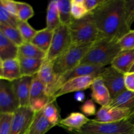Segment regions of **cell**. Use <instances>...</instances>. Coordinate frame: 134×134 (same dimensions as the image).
<instances>
[{
    "label": "cell",
    "mask_w": 134,
    "mask_h": 134,
    "mask_svg": "<svg viewBox=\"0 0 134 134\" xmlns=\"http://www.w3.org/2000/svg\"><path fill=\"white\" fill-rule=\"evenodd\" d=\"M101 38L119 41L131 30L126 10V0H107L92 12Z\"/></svg>",
    "instance_id": "1"
},
{
    "label": "cell",
    "mask_w": 134,
    "mask_h": 134,
    "mask_svg": "<svg viewBox=\"0 0 134 134\" xmlns=\"http://www.w3.org/2000/svg\"><path fill=\"white\" fill-rule=\"evenodd\" d=\"M107 0H84V3L89 13H92L96 9L103 5Z\"/></svg>",
    "instance_id": "38"
},
{
    "label": "cell",
    "mask_w": 134,
    "mask_h": 134,
    "mask_svg": "<svg viewBox=\"0 0 134 134\" xmlns=\"http://www.w3.org/2000/svg\"><path fill=\"white\" fill-rule=\"evenodd\" d=\"M47 54L34 45L31 43H24L19 47L18 58H30L44 59L45 60Z\"/></svg>",
    "instance_id": "25"
},
{
    "label": "cell",
    "mask_w": 134,
    "mask_h": 134,
    "mask_svg": "<svg viewBox=\"0 0 134 134\" xmlns=\"http://www.w3.org/2000/svg\"><path fill=\"white\" fill-rule=\"evenodd\" d=\"M17 17L21 22H27L29 19L34 16V9L27 3L17 1Z\"/></svg>",
    "instance_id": "30"
},
{
    "label": "cell",
    "mask_w": 134,
    "mask_h": 134,
    "mask_svg": "<svg viewBox=\"0 0 134 134\" xmlns=\"http://www.w3.org/2000/svg\"><path fill=\"white\" fill-rule=\"evenodd\" d=\"M0 32L18 47L24 43L20 32L17 27L0 24Z\"/></svg>",
    "instance_id": "28"
},
{
    "label": "cell",
    "mask_w": 134,
    "mask_h": 134,
    "mask_svg": "<svg viewBox=\"0 0 134 134\" xmlns=\"http://www.w3.org/2000/svg\"><path fill=\"white\" fill-rule=\"evenodd\" d=\"M99 76L87 75L83 77H76L64 84L54 94V98H57L61 96L71 92H77L79 91L87 90L91 87L93 82Z\"/></svg>",
    "instance_id": "13"
},
{
    "label": "cell",
    "mask_w": 134,
    "mask_h": 134,
    "mask_svg": "<svg viewBox=\"0 0 134 134\" xmlns=\"http://www.w3.org/2000/svg\"><path fill=\"white\" fill-rule=\"evenodd\" d=\"M35 113L30 107H20L14 113L10 134H28Z\"/></svg>",
    "instance_id": "11"
},
{
    "label": "cell",
    "mask_w": 134,
    "mask_h": 134,
    "mask_svg": "<svg viewBox=\"0 0 134 134\" xmlns=\"http://www.w3.org/2000/svg\"><path fill=\"white\" fill-rule=\"evenodd\" d=\"M118 44L122 51L134 49V30H131L129 32L122 37L118 41Z\"/></svg>",
    "instance_id": "35"
},
{
    "label": "cell",
    "mask_w": 134,
    "mask_h": 134,
    "mask_svg": "<svg viewBox=\"0 0 134 134\" xmlns=\"http://www.w3.org/2000/svg\"><path fill=\"white\" fill-rule=\"evenodd\" d=\"M56 99L48 96L45 85L39 80L37 75L34 76L30 99V107L31 109L35 113L43 111L47 105Z\"/></svg>",
    "instance_id": "7"
},
{
    "label": "cell",
    "mask_w": 134,
    "mask_h": 134,
    "mask_svg": "<svg viewBox=\"0 0 134 134\" xmlns=\"http://www.w3.org/2000/svg\"><path fill=\"white\" fill-rule=\"evenodd\" d=\"M19 107L12 82L0 80V113H14Z\"/></svg>",
    "instance_id": "10"
},
{
    "label": "cell",
    "mask_w": 134,
    "mask_h": 134,
    "mask_svg": "<svg viewBox=\"0 0 134 134\" xmlns=\"http://www.w3.org/2000/svg\"><path fill=\"white\" fill-rule=\"evenodd\" d=\"M69 29L72 45L92 44L100 39L92 13H88L81 19H73Z\"/></svg>",
    "instance_id": "3"
},
{
    "label": "cell",
    "mask_w": 134,
    "mask_h": 134,
    "mask_svg": "<svg viewBox=\"0 0 134 134\" xmlns=\"http://www.w3.org/2000/svg\"><path fill=\"white\" fill-rule=\"evenodd\" d=\"M0 5L3 6V7L10 14L17 16L18 9H17V1L13 0H1Z\"/></svg>",
    "instance_id": "37"
},
{
    "label": "cell",
    "mask_w": 134,
    "mask_h": 134,
    "mask_svg": "<svg viewBox=\"0 0 134 134\" xmlns=\"http://www.w3.org/2000/svg\"><path fill=\"white\" fill-rule=\"evenodd\" d=\"M92 44L71 45L64 53L53 61L54 71L58 77L80 65L81 60Z\"/></svg>",
    "instance_id": "5"
},
{
    "label": "cell",
    "mask_w": 134,
    "mask_h": 134,
    "mask_svg": "<svg viewBox=\"0 0 134 134\" xmlns=\"http://www.w3.org/2000/svg\"><path fill=\"white\" fill-rule=\"evenodd\" d=\"M88 13L84 0H71V14L73 19H81Z\"/></svg>",
    "instance_id": "33"
},
{
    "label": "cell",
    "mask_w": 134,
    "mask_h": 134,
    "mask_svg": "<svg viewBox=\"0 0 134 134\" xmlns=\"http://www.w3.org/2000/svg\"><path fill=\"white\" fill-rule=\"evenodd\" d=\"M92 99L102 107L107 106L111 103L112 98L109 91L105 85L100 76L95 79L91 87Z\"/></svg>",
    "instance_id": "17"
},
{
    "label": "cell",
    "mask_w": 134,
    "mask_h": 134,
    "mask_svg": "<svg viewBox=\"0 0 134 134\" xmlns=\"http://www.w3.org/2000/svg\"><path fill=\"white\" fill-rule=\"evenodd\" d=\"M90 119L81 113L74 112L60 120L58 126L70 132H77L87 124Z\"/></svg>",
    "instance_id": "18"
},
{
    "label": "cell",
    "mask_w": 134,
    "mask_h": 134,
    "mask_svg": "<svg viewBox=\"0 0 134 134\" xmlns=\"http://www.w3.org/2000/svg\"><path fill=\"white\" fill-rule=\"evenodd\" d=\"M53 34V31L48 30L46 27L39 30L31 43L47 54L51 47Z\"/></svg>",
    "instance_id": "23"
},
{
    "label": "cell",
    "mask_w": 134,
    "mask_h": 134,
    "mask_svg": "<svg viewBox=\"0 0 134 134\" xmlns=\"http://www.w3.org/2000/svg\"><path fill=\"white\" fill-rule=\"evenodd\" d=\"M22 77L18 58L0 60V79L13 82Z\"/></svg>",
    "instance_id": "16"
},
{
    "label": "cell",
    "mask_w": 134,
    "mask_h": 134,
    "mask_svg": "<svg viewBox=\"0 0 134 134\" xmlns=\"http://www.w3.org/2000/svg\"><path fill=\"white\" fill-rule=\"evenodd\" d=\"M124 83L127 90L134 92V72H129L124 75Z\"/></svg>",
    "instance_id": "40"
},
{
    "label": "cell",
    "mask_w": 134,
    "mask_h": 134,
    "mask_svg": "<svg viewBox=\"0 0 134 134\" xmlns=\"http://www.w3.org/2000/svg\"><path fill=\"white\" fill-rule=\"evenodd\" d=\"M110 105L134 111V92L126 90L112 99Z\"/></svg>",
    "instance_id": "26"
},
{
    "label": "cell",
    "mask_w": 134,
    "mask_h": 134,
    "mask_svg": "<svg viewBox=\"0 0 134 134\" xmlns=\"http://www.w3.org/2000/svg\"><path fill=\"white\" fill-rule=\"evenodd\" d=\"M121 51L118 41L101 38L93 43L80 64L105 68L107 65L112 64Z\"/></svg>",
    "instance_id": "2"
},
{
    "label": "cell",
    "mask_w": 134,
    "mask_h": 134,
    "mask_svg": "<svg viewBox=\"0 0 134 134\" xmlns=\"http://www.w3.org/2000/svg\"><path fill=\"white\" fill-rule=\"evenodd\" d=\"M75 99L77 102H82L85 101V94L84 93L83 91H79L75 93L74 96Z\"/></svg>",
    "instance_id": "41"
},
{
    "label": "cell",
    "mask_w": 134,
    "mask_h": 134,
    "mask_svg": "<svg viewBox=\"0 0 134 134\" xmlns=\"http://www.w3.org/2000/svg\"><path fill=\"white\" fill-rule=\"evenodd\" d=\"M54 126L44 116L43 111H39L35 113L28 134H45Z\"/></svg>",
    "instance_id": "20"
},
{
    "label": "cell",
    "mask_w": 134,
    "mask_h": 134,
    "mask_svg": "<svg viewBox=\"0 0 134 134\" xmlns=\"http://www.w3.org/2000/svg\"><path fill=\"white\" fill-rule=\"evenodd\" d=\"M82 114L85 116H94L96 115V107L92 99H88L81 107Z\"/></svg>",
    "instance_id": "36"
},
{
    "label": "cell",
    "mask_w": 134,
    "mask_h": 134,
    "mask_svg": "<svg viewBox=\"0 0 134 134\" xmlns=\"http://www.w3.org/2000/svg\"><path fill=\"white\" fill-rule=\"evenodd\" d=\"M57 7L62 24L69 26L73 20L71 14V0H57Z\"/></svg>",
    "instance_id": "27"
},
{
    "label": "cell",
    "mask_w": 134,
    "mask_h": 134,
    "mask_svg": "<svg viewBox=\"0 0 134 134\" xmlns=\"http://www.w3.org/2000/svg\"><path fill=\"white\" fill-rule=\"evenodd\" d=\"M55 102L56 101L51 102L47 105L43 111L44 116L52 124H54L55 126H58L62 119L60 117V109Z\"/></svg>",
    "instance_id": "29"
},
{
    "label": "cell",
    "mask_w": 134,
    "mask_h": 134,
    "mask_svg": "<svg viewBox=\"0 0 134 134\" xmlns=\"http://www.w3.org/2000/svg\"><path fill=\"white\" fill-rule=\"evenodd\" d=\"M37 76L45 85L48 96L54 98V88L57 81L58 76L54 71L53 62H47L44 60Z\"/></svg>",
    "instance_id": "15"
},
{
    "label": "cell",
    "mask_w": 134,
    "mask_h": 134,
    "mask_svg": "<svg viewBox=\"0 0 134 134\" xmlns=\"http://www.w3.org/2000/svg\"><path fill=\"white\" fill-rule=\"evenodd\" d=\"M133 64L134 49L120 51L111 65L126 74L129 73Z\"/></svg>",
    "instance_id": "19"
},
{
    "label": "cell",
    "mask_w": 134,
    "mask_h": 134,
    "mask_svg": "<svg viewBox=\"0 0 134 134\" xmlns=\"http://www.w3.org/2000/svg\"><path fill=\"white\" fill-rule=\"evenodd\" d=\"M34 77L22 76L12 82L13 88L18 98L20 107H30L31 88Z\"/></svg>",
    "instance_id": "14"
},
{
    "label": "cell",
    "mask_w": 134,
    "mask_h": 134,
    "mask_svg": "<svg viewBox=\"0 0 134 134\" xmlns=\"http://www.w3.org/2000/svg\"><path fill=\"white\" fill-rule=\"evenodd\" d=\"M124 75L112 65L105 68L99 76L109 91L112 99L126 90L124 83Z\"/></svg>",
    "instance_id": "8"
},
{
    "label": "cell",
    "mask_w": 134,
    "mask_h": 134,
    "mask_svg": "<svg viewBox=\"0 0 134 134\" xmlns=\"http://www.w3.org/2000/svg\"><path fill=\"white\" fill-rule=\"evenodd\" d=\"M14 113H0V134H10Z\"/></svg>",
    "instance_id": "34"
},
{
    "label": "cell",
    "mask_w": 134,
    "mask_h": 134,
    "mask_svg": "<svg viewBox=\"0 0 134 134\" xmlns=\"http://www.w3.org/2000/svg\"><path fill=\"white\" fill-rule=\"evenodd\" d=\"M18 29L20 32L24 43H31L37 33V31L35 30L27 22L20 21Z\"/></svg>",
    "instance_id": "31"
},
{
    "label": "cell",
    "mask_w": 134,
    "mask_h": 134,
    "mask_svg": "<svg viewBox=\"0 0 134 134\" xmlns=\"http://www.w3.org/2000/svg\"><path fill=\"white\" fill-rule=\"evenodd\" d=\"M18 46L0 32V60L18 58Z\"/></svg>",
    "instance_id": "21"
},
{
    "label": "cell",
    "mask_w": 134,
    "mask_h": 134,
    "mask_svg": "<svg viewBox=\"0 0 134 134\" xmlns=\"http://www.w3.org/2000/svg\"><path fill=\"white\" fill-rule=\"evenodd\" d=\"M132 111L128 109L114 107L110 105L103 106L97 111L95 120L101 122H117L126 120Z\"/></svg>",
    "instance_id": "12"
},
{
    "label": "cell",
    "mask_w": 134,
    "mask_h": 134,
    "mask_svg": "<svg viewBox=\"0 0 134 134\" xmlns=\"http://www.w3.org/2000/svg\"><path fill=\"white\" fill-rule=\"evenodd\" d=\"M73 134H134V126L127 120L117 122H101L90 120L81 130Z\"/></svg>",
    "instance_id": "4"
},
{
    "label": "cell",
    "mask_w": 134,
    "mask_h": 134,
    "mask_svg": "<svg viewBox=\"0 0 134 134\" xmlns=\"http://www.w3.org/2000/svg\"><path fill=\"white\" fill-rule=\"evenodd\" d=\"M71 45V38L69 26L61 24L54 31L51 47L44 60L47 62L54 61Z\"/></svg>",
    "instance_id": "6"
},
{
    "label": "cell",
    "mask_w": 134,
    "mask_h": 134,
    "mask_svg": "<svg viewBox=\"0 0 134 134\" xmlns=\"http://www.w3.org/2000/svg\"><path fill=\"white\" fill-rule=\"evenodd\" d=\"M61 24L57 7V0H52L48 3L46 16V28L54 31Z\"/></svg>",
    "instance_id": "24"
},
{
    "label": "cell",
    "mask_w": 134,
    "mask_h": 134,
    "mask_svg": "<svg viewBox=\"0 0 134 134\" xmlns=\"http://www.w3.org/2000/svg\"><path fill=\"white\" fill-rule=\"evenodd\" d=\"M22 76L34 77L36 75L44 63V59L18 58Z\"/></svg>",
    "instance_id": "22"
},
{
    "label": "cell",
    "mask_w": 134,
    "mask_h": 134,
    "mask_svg": "<svg viewBox=\"0 0 134 134\" xmlns=\"http://www.w3.org/2000/svg\"><path fill=\"white\" fill-rule=\"evenodd\" d=\"M20 20L18 17L8 12L3 6L0 5V24L18 28Z\"/></svg>",
    "instance_id": "32"
},
{
    "label": "cell",
    "mask_w": 134,
    "mask_h": 134,
    "mask_svg": "<svg viewBox=\"0 0 134 134\" xmlns=\"http://www.w3.org/2000/svg\"><path fill=\"white\" fill-rule=\"evenodd\" d=\"M126 120H128L130 123H131V124H133L134 126V111L130 114V115L128 116V118Z\"/></svg>",
    "instance_id": "42"
},
{
    "label": "cell",
    "mask_w": 134,
    "mask_h": 134,
    "mask_svg": "<svg viewBox=\"0 0 134 134\" xmlns=\"http://www.w3.org/2000/svg\"><path fill=\"white\" fill-rule=\"evenodd\" d=\"M105 68L96 65H86V64H80L78 66L73 69L65 72L62 75L58 77L57 81L54 88V96L58 92V90L68 81L76 78V77H83L87 75L99 76L103 71Z\"/></svg>",
    "instance_id": "9"
},
{
    "label": "cell",
    "mask_w": 134,
    "mask_h": 134,
    "mask_svg": "<svg viewBox=\"0 0 134 134\" xmlns=\"http://www.w3.org/2000/svg\"><path fill=\"white\" fill-rule=\"evenodd\" d=\"M126 10L128 24L132 26L134 22V0H126Z\"/></svg>",
    "instance_id": "39"
},
{
    "label": "cell",
    "mask_w": 134,
    "mask_h": 134,
    "mask_svg": "<svg viewBox=\"0 0 134 134\" xmlns=\"http://www.w3.org/2000/svg\"><path fill=\"white\" fill-rule=\"evenodd\" d=\"M130 72H134V64L133 65V66H132V68H131L130 71Z\"/></svg>",
    "instance_id": "43"
}]
</instances>
